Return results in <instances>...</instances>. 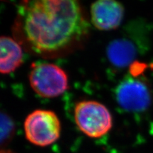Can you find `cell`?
Returning <instances> with one entry per match:
<instances>
[{"instance_id":"obj_2","label":"cell","mask_w":153,"mask_h":153,"mask_svg":"<svg viewBox=\"0 0 153 153\" xmlns=\"http://www.w3.org/2000/svg\"><path fill=\"white\" fill-rule=\"evenodd\" d=\"M74 120L79 131L91 138H99L110 131L113 126L111 114L99 101H82L75 105Z\"/></svg>"},{"instance_id":"obj_3","label":"cell","mask_w":153,"mask_h":153,"mask_svg":"<svg viewBox=\"0 0 153 153\" xmlns=\"http://www.w3.org/2000/svg\"><path fill=\"white\" fill-rule=\"evenodd\" d=\"M24 128L27 140L38 147H46L53 144L60 135V120L53 111H33L26 116Z\"/></svg>"},{"instance_id":"obj_7","label":"cell","mask_w":153,"mask_h":153,"mask_svg":"<svg viewBox=\"0 0 153 153\" xmlns=\"http://www.w3.org/2000/svg\"><path fill=\"white\" fill-rule=\"evenodd\" d=\"M108 60L116 68H123L133 62L137 55L135 44L128 38L115 39L107 46Z\"/></svg>"},{"instance_id":"obj_5","label":"cell","mask_w":153,"mask_h":153,"mask_svg":"<svg viewBox=\"0 0 153 153\" xmlns=\"http://www.w3.org/2000/svg\"><path fill=\"white\" fill-rule=\"evenodd\" d=\"M118 104L130 112H142L150 106L152 95L143 80L128 77L119 83L115 91Z\"/></svg>"},{"instance_id":"obj_1","label":"cell","mask_w":153,"mask_h":153,"mask_svg":"<svg viewBox=\"0 0 153 153\" xmlns=\"http://www.w3.org/2000/svg\"><path fill=\"white\" fill-rule=\"evenodd\" d=\"M15 25L16 38L41 55L71 51L89 32L81 5L74 0L24 1L19 6Z\"/></svg>"},{"instance_id":"obj_4","label":"cell","mask_w":153,"mask_h":153,"mask_svg":"<svg viewBox=\"0 0 153 153\" xmlns=\"http://www.w3.org/2000/svg\"><path fill=\"white\" fill-rule=\"evenodd\" d=\"M28 79L32 89L44 98L59 97L68 88L66 72L53 63L41 62L35 65L30 70Z\"/></svg>"},{"instance_id":"obj_9","label":"cell","mask_w":153,"mask_h":153,"mask_svg":"<svg viewBox=\"0 0 153 153\" xmlns=\"http://www.w3.org/2000/svg\"><path fill=\"white\" fill-rule=\"evenodd\" d=\"M14 123L7 114H1V143H7L12 136L14 132Z\"/></svg>"},{"instance_id":"obj_8","label":"cell","mask_w":153,"mask_h":153,"mask_svg":"<svg viewBox=\"0 0 153 153\" xmlns=\"http://www.w3.org/2000/svg\"><path fill=\"white\" fill-rule=\"evenodd\" d=\"M23 62V51L18 42L8 36L0 38V72L8 74Z\"/></svg>"},{"instance_id":"obj_6","label":"cell","mask_w":153,"mask_h":153,"mask_svg":"<svg viewBox=\"0 0 153 153\" xmlns=\"http://www.w3.org/2000/svg\"><path fill=\"white\" fill-rule=\"evenodd\" d=\"M93 26L100 30H111L121 24L124 8L121 3L114 0H99L92 3L90 9Z\"/></svg>"},{"instance_id":"obj_10","label":"cell","mask_w":153,"mask_h":153,"mask_svg":"<svg viewBox=\"0 0 153 153\" xmlns=\"http://www.w3.org/2000/svg\"><path fill=\"white\" fill-rule=\"evenodd\" d=\"M0 153H15L13 152V151H11L10 150H7V149H2V150H1V152Z\"/></svg>"}]
</instances>
